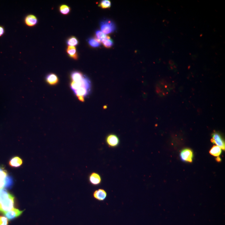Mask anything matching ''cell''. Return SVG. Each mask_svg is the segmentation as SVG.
<instances>
[{
    "instance_id": "1",
    "label": "cell",
    "mask_w": 225,
    "mask_h": 225,
    "mask_svg": "<svg viewBox=\"0 0 225 225\" xmlns=\"http://www.w3.org/2000/svg\"><path fill=\"white\" fill-rule=\"evenodd\" d=\"M14 197L4 189H0V212H8L13 209Z\"/></svg>"
},
{
    "instance_id": "2",
    "label": "cell",
    "mask_w": 225,
    "mask_h": 225,
    "mask_svg": "<svg viewBox=\"0 0 225 225\" xmlns=\"http://www.w3.org/2000/svg\"><path fill=\"white\" fill-rule=\"evenodd\" d=\"M71 88L73 92L80 88H85L91 91V83L88 78L84 76L82 80L78 82L72 81L71 84Z\"/></svg>"
},
{
    "instance_id": "3",
    "label": "cell",
    "mask_w": 225,
    "mask_h": 225,
    "mask_svg": "<svg viewBox=\"0 0 225 225\" xmlns=\"http://www.w3.org/2000/svg\"><path fill=\"white\" fill-rule=\"evenodd\" d=\"M101 31L105 34H108L114 32L116 29L115 24L109 20H106L100 22Z\"/></svg>"
},
{
    "instance_id": "4",
    "label": "cell",
    "mask_w": 225,
    "mask_h": 225,
    "mask_svg": "<svg viewBox=\"0 0 225 225\" xmlns=\"http://www.w3.org/2000/svg\"><path fill=\"white\" fill-rule=\"evenodd\" d=\"M181 159L184 161L192 162L193 158V152L190 149L186 148L183 149L180 154Z\"/></svg>"
},
{
    "instance_id": "5",
    "label": "cell",
    "mask_w": 225,
    "mask_h": 225,
    "mask_svg": "<svg viewBox=\"0 0 225 225\" xmlns=\"http://www.w3.org/2000/svg\"><path fill=\"white\" fill-rule=\"evenodd\" d=\"M211 142L216 144L217 146H219L221 149L225 150V144L224 141L220 134L217 133L213 134L212 138L211 139Z\"/></svg>"
},
{
    "instance_id": "6",
    "label": "cell",
    "mask_w": 225,
    "mask_h": 225,
    "mask_svg": "<svg viewBox=\"0 0 225 225\" xmlns=\"http://www.w3.org/2000/svg\"><path fill=\"white\" fill-rule=\"evenodd\" d=\"M106 142L108 146L111 148H115L119 145V137L115 134H110L107 137Z\"/></svg>"
},
{
    "instance_id": "7",
    "label": "cell",
    "mask_w": 225,
    "mask_h": 225,
    "mask_svg": "<svg viewBox=\"0 0 225 225\" xmlns=\"http://www.w3.org/2000/svg\"><path fill=\"white\" fill-rule=\"evenodd\" d=\"M89 182L92 185L96 186L101 184L102 178L101 175L97 173L93 172L89 176Z\"/></svg>"
},
{
    "instance_id": "8",
    "label": "cell",
    "mask_w": 225,
    "mask_h": 225,
    "mask_svg": "<svg viewBox=\"0 0 225 225\" xmlns=\"http://www.w3.org/2000/svg\"><path fill=\"white\" fill-rule=\"evenodd\" d=\"M23 211H20L19 209L13 208L10 211L5 212L4 214L5 217H6L8 220H12L21 216Z\"/></svg>"
},
{
    "instance_id": "9",
    "label": "cell",
    "mask_w": 225,
    "mask_h": 225,
    "mask_svg": "<svg viewBox=\"0 0 225 225\" xmlns=\"http://www.w3.org/2000/svg\"><path fill=\"white\" fill-rule=\"evenodd\" d=\"M107 193L105 190L103 189H99L95 190L93 193V197L98 201H101L106 199Z\"/></svg>"
},
{
    "instance_id": "10",
    "label": "cell",
    "mask_w": 225,
    "mask_h": 225,
    "mask_svg": "<svg viewBox=\"0 0 225 225\" xmlns=\"http://www.w3.org/2000/svg\"><path fill=\"white\" fill-rule=\"evenodd\" d=\"M22 164V160L20 158L16 156L11 158L9 162V165L11 167L18 168L21 166Z\"/></svg>"
},
{
    "instance_id": "11",
    "label": "cell",
    "mask_w": 225,
    "mask_h": 225,
    "mask_svg": "<svg viewBox=\"0 0 225 225\" xmlns=\"http://www.w3.org/2000/svg\"><path fill=\"white\" fill-rule=\"evenodd\" d=\"M38 22V19L35 16L29 15L26 17L25 23L29 26H35Z\"/></svg>"
},
{
    "instance_id": "12",
    "label": "cell",
    "mask_w": 225,
    "mask_h": 225,
    "mask_svg": "<svg viewBox=\"0 0 225 225\" xmlns=\"http://www.w3.org/2000/svg\"><path fill=\"white\" fill-rule=\"evenodd\" d=\"M91 91L88 90L87 89L85 88H80L78 89L75 90L74 92V94L76 95L77 97H85L89 95Z\"/></svg>"
},
{
    "instance_id": "13",
    "label": "cell",
    "mask_w": 225,
    "mask_h": 225,
    "mask_svg": "<svg viewBox=\"0 0 225 225\" xmlns=\"http://www.w3.org/2000/svg\"><path fill=\"white\" fill-rule=\"evenodd\" d=\"M46 81L50 85H55L58 84V78L56 74H48L46 77Z\"/></svg>"
},
{
    "instance_id": "14",
    "label": "cell",
    "mask_w": 225,
    "mask_h": 225,
    "mask_svg": "<svg viewBox=\"0 0 225 225\" xmlns=\"http://www.w3.org/2000/svg\"><path fill=\"white\" fill-rule=\"evenodd\" d=\"M67 53L71 58L74 59H77L78 56L77 53V50L75 47H70L68 46L67 49Z\"/></svg>"
},
{
    "instance_id": "15",
    "label": "cell",
    "mask_w": 225,
    "mask_h": 225,
    "mask_svg": "<svg viewBox=\"0 0 225 225\" xmlns=\"http://www.w3.org/2000/svg\"><path fill=\"white\" fill-rule=\"evenodd\" d=\"M84 76L81 73L78 71H74L71 74V78L72 81L78 82L82 80Z\"/></svg>"
},
{
    "instance_id": "16",
    "label": "cell",
    "mask_w": 225,
    "mask_h": 225,
    "mask_svg": "<svg viewBox=\"0 0 225 225\" xmlns=\"http://www.w3.org/2000/svg\"><path fill=\"white\" fill-rule=\"evenodd\" d=\"M222 152V149L217 146H213L210 150V154L216 157H219Z\"/></svg>"
},
{
    "instance_id": "17",
    "label": "cell",
    "mask_w": 225,
    "mask_h": 225,
    "mask_svg": "<svg viewBox=\"0 0 225 225\" xmlns=\"http://www.w3.org/2000/svg\"><path fill=\"white\" fill-rule=\"evenodd\" d=\"M105 47L107 48H110L113 45V42L110 37L107 36L106 38L101 41Z\"/></svg>"
},
{
    "instance_id": "18",
    "label": "cell",
    "mask_w": 225,
    "mask_h": 225,
    "mask_svg": "<svg viewBox=\"0 0 225 225\" xmlns=\"http://www.w3.org/2000/svg\"><path fill=\"white\" fill-rule=\"evenodd\" d=\"M5 189H9L11 188L13 184V179L12 177L9 175H8L5 178Z\"/></svg>"
},
{
    "instance_id": "19",
    "label": "cell",
    "mask_w": 225,
    "mask_h": 225,
    "mask_svg": "<svg viewBox=\"0 0 225 225\" xmlns=\"http://www.w3.org/2000/svg\"><path fill=\"white\" fill-rule=\"evenodd\" d=\"M101 42V41L98 39H93V38H91L89 39L88 40L89 44L93 48H97V47H100Z\"/></svg>"
},
{
    "instance_id": "20",
    "label": "cell",
    "mask_w": 225,
    "mask_h": 225,
    "mask_svg": "<svg viewBox=\"0 0 225 225\" xmlns=\"http://www.w3.org/2000/svg\"><path fill=\"white\" fill-rule=\"evenodd\" d=\"M67 44L70 47H75L78 44V40L75 37H71L67 40Z\"/></svg>"
},
{
    "instance_id": "21",
    "label": "cell",
    "mask_w": 225,
    "mask_h": 225,
    "mask_svg": "<svg viewBox=\"0 0 225 225\" xmlns=\"http://www.w3.org/2000/svg\"><path fill=\"white\" fill-rule=\"evenodd\" d=\"M70 10L69 7L67 5H61L60 7V11L61 13L64 15L68 14L69 13Z\"/></svg>"
},
{
    "instance_id": "22",
    "label": "cell",
    "mask_w": 225,
    "mask_h": 225,
    "mask_svg": "<svg viewBox=\"0 0 225 225\" xmlns=\"http://www.w3.org/2000/svg\"><path fill=\"white\" fill-rule=\"evenodd\" d=\"M99 6L102 9L109 8L111 6V2L109 0H103L101 1Z\"/></svg>"
},
{
    "instance_id": "23",
    "label": "cell",
    "mask_w": 225,
    "mask_h": 225,
    "mask_svg": "<svg viewBox=\"0 0 225 225\" xmlns=\"http://www.w3.org/2000/svg\"><path fill=\"white\" fill-rule=\"evenodd\" d=\"M95 34H96V39H98L101 41H102L103 39H106L107 37L106 34L103 33L101 31H99V30L96 31Z\"/></svg>"
},
{
    "instance_id": "24",
    "label": "cell",
    "mask_w": 225,
    "mask_h": 225,
    "mask_svg": "<svg viewBox=\"0 0 225 225\" xmlns=\"http://www.w3.org/2000/svg\"><path fill=\"white\" fill-rule=\"evenodd\" d=\"M8 219L6 217L0 216V225H8Z\"/></svg>"
},
{
    "instance_id": "25",
    "label": "cell",
    "mask_w": 225,
    "mask_h": 225,
    "mask_svg": "<svg viewBox=\"0 0 225 225\" xmlns=\"http://www.w3.org/2000/svg\"><path fill=\"white\" fill-rule=\"evenodd\" d=\"M8 175V174L7 171L0 167V178H5Z\"/></svg>"
},
{
    "instance_id": "26",
    "label": "cell",
    "mask_w": 225,
    "mask_h": 225,
    "mask_svg": "<svg viewBox=\"0 0 225 225\" xmlns=\"http://www.w3.org/2000/svg\"><path fill=\"white\" fill-rule=\"evenodd\" d=\"M5 178H0V189H5Z\"/></svg>"
},
{
    "instance_id": "27",
    "label": "cell",
    "mask_w": 225,
    "mask_h": 225,
    "mask_svg": "<svg viewBox=\"0 0 225 225\" xmlns=\"http://www.w3.org/2000/svg\"><path fill=\"white\" fill-rule=\"evenodd\" d=\"M4 33V29L2 26H0V36L3 35Z\"/></svg>"
}]
</instances>
